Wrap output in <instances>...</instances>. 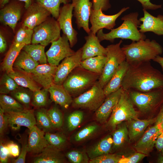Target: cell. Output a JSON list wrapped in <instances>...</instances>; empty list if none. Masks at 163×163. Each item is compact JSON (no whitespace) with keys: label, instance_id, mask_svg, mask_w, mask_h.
Returning a JSON list of instances; mask_svg holds the SVG:
<instances>
[{"label":"cell","instance_id":"obj_1","mask_svg":"<svg viewBox=\"0 0 163 163\" xmlns=\"http://www.w3.org/2000/svg\"><path fill=\"white\" fill-rule=\"evenodd\" d=\"M121 87L124 90L143 92L163 88V74L150 62L129 65Z\"/></svg>","mask_w":163,"mask_h":163},{"label":"cell","instance_id":"obj_2","mask_svg":"<svg viewBox=\"0 0 163 163\" xmlns=\"http://www.w3.org/2000/svg\"><path fill=\"white\" fill-rule=\"evenodd\" d=\"M139 14L135 12L129 13L123 17L121 20L122 24L118 27L113 29L109 32L104 33L103 29L97 32V36L100 41L108 40L113 42L117 38L129 39L132 41H137L146 39V36L140 32L138 28L141 22L138 19Z\"/></svg>","mask_w":163,"mask_h":163},{"label":"cell","instance_id":"obj_3","mask_svg":"<svg viewBox=\"0 0 163 163\" xmlns=\"http://www.w3.org/2000/svg\"><path fill=\"white\" fill-rule=\"evenodd\" d=\"M129 65L150 62L163 52L161 46L155 40L145 39L132 41L122 47Z\"/></svg>","mask_w":163,"mask_h":163},{"label":"cell","instance_id":"obj_4","mask_svg":"<svg viewBox=\"0 0 163 163\" xmlns=\"http://www.w3.org/2000/svg\"><path fill=\"white\" fill-rule=\"evenodd\" d=\"M80 66L72 72L62 84L64 88L71 95L81 94L90 89L97 81L100 76L81 66L80 69Z\"/></svg>","mask_w":163,"mask_h":163},{"label":"cell","instance_id":"obj_5","mask_svg":"<svg viewBox=\"0 0 163 163\" xmlns=\"http://www.w3.org/2000/svg\"><path fill=\"white\" fill-rule=\"evenodd\" d=\"M127 91L134 105L142 113L155 112L160 109L163 104V87L145 92Z\"/></svg>","mask_w":163,"mask_h":163},{"label":"cell","instance_id":"obj_6","mask_svg":"<svg viewBox=\"0 0 163 163\" xmlns=\"http://www.w3.org/2000/svg\"><path fill=\"white\" fill-rule=\"evenodd\" d=\"M134 105L128 91L123 90L107 123V127L113 130L124 121L138 118L139 113L135 109Z\"/></svg>","mask_w":163,"mask_h":163},{"label":"cell","instance_id":"obj_7","mask_svg":"<svg viewBox=\"0 0 163 163\" xmlns=\"http://www.w3.org/2000/svg\"><path fill=\"white\" fill-rule=\"evenodd\" d=\"M123 41L121 40L117 43L109 45L106 47V60L102 74L98 82L104 88L119 66L126 61L125 55L120 47Z\"/></svg>","mask_w":163,"mask_h":163},{"label":"cell","instance_id":"obj_8","mask_svg":"<svg viewBox=\"0 0 163 163\" xmlns=\"http://www.w3.org/2000/svg\"><path fill=\"white\" fill-rule=\"evenodd\" d=\"M106 97L103 88L97 81L90 89L73 99L72 104L75 108L96 110Z\"/></svg>","mask_w":163,"mask_h":163},{"label":"cell","instance_id":"obj_9","mask_svg":"<svg viewBox=\"0 0 163 163\" xmlns=\"http://www.w3.org/2000/svg\"><path fill=\"white\" fill-rule=\"evenodd\" d=\"M60 29L57 20L48 18L33 29L32 44H40L46 46L60 37Z\"/></svg>","mask_w":163,"mask_h":163},{"label":"cell","instance_id":"obj_10","mask_svg":"<svg viewBox=\"0 0 163 163\" xmlns=\"http://www.w3.org/2000/svg\"><path fill=\"white\" fill-rule=\"evenodd\" d=\"M51 43L50 48L46 53L47 62L50 65L57 66L62 60L75 52L71 49L68 38L64 34Z\"/></svg>","mask_w":163,"mask_h":163},{"label":"cell","instance_id":"obj_11","mask_svg":"<svg viewBox=\"0 0 163 163\" xmlns=\"http://www.w3.org/2000/svg\"><path fill=\"white\" fill-rule=\"evenodd\" d=\"M129 8H123L117 13L112 15L104 14L101 9L95 10L92 8L89 20L91 25L90 28L91 31L96 34L101 29L105 28L111 30L113 29L117 19Z\"/></svg>","mask_w":163,"mask_h":163},{"label":"cell","instance_id":"obj_12","mask_svg":"<svg viewBox=\"0 0 163 163\" xmlns=\"http://www.w3.org/2000/svg\"><path fill=\"white\" fill-rule=\"evenodd\" d=\"M73 8L72 3L64 4L60 8L57 20L63 34L68 38L71 47L75 45L78 40V33L73 28L72 23Z\"/></svg>","mask_w":163,"mask_h":163},{"label":"cell","instance_id":"obj_13","mask_svg":"<svg viewBox=\"0 0 163 163\" xmlns=\"http://www.w3.org/2000/svg\"><path fill=\"white\" fill-rule=\"evenodd\" d=\"M82 49L80 48L72 55L65 58L57 66L53 83L62 85L69 75L76 68L81 66Z\"/></svg>","mask_w":163,"mask_h":163},{"label":"cell","instance_id":"obj_14","mask_svg":"<svg viewBox=\"0 0 163 163\" xmlns=\"http://www.w3.org/2000/svg\"><path fill=\"white\" fill-rule=\"evenodd\" d=\"M18 0H10L0 10V21L3 24L9 26L14 32L20 20L24 3Z\"/></svg>","mask_w":163,"mask_h":163},{"label":"cell","instance_id":"obj_15","mask_svg":"<svg viewBox=\"0 0 163 163\" xmlns=\"http://www.w3.org/2000/svg\"><path fill=\"white\" fill-rule=\"evenodd\" d=\"M73 16L75 18L77 28H82L88 34L91 31L89 22L92 8V2L90 0H72Z\"/></svg>","mask_w":163,"mask_h":163},{"label":"cell","instance_id":"obj_16","mask_svg":"<svg viewBox=\"0 0 163 163\" xmlns=\"http://www.w3.org/2000/svg\"><path fill=\"white\" fill-rule=\"evenodd\" d=\"M5 113L7 117L9 126L14 130H18L23 126L29 129L36 125L35 114L33 110L26 108L20 112Z\"/></svg>","mask_w":163,"mask_h":163},{"label":"cell","instance_id":"obj_17","mask_svg":"<svg viewBox=\"0 0 163 163\" xmlns=\"http://www.w3.org/2000/svg\"><path fill=\"white\" fill-rule=\"evenodd\" d=\"M26 9L22 26L31 29L45 21L51 14L46 8L36 2Z\"/></svg>","mask_w":163,"mask_h":163},{"label":"cell","instance_id":"obj_18","mask_svg":"<svg viewBox=\"0 0 163 163\" xmlns=\"http://www.w3.org/2000/svg\"><path fill=\"white\" fill-rule=\"evenodd\" d=\"M163 132L160 125L155 124L143 134L134 146L136 151L149 155L153 149L158 136Z\"/></svg>","mask_w":163,"mask_h":163},{"label":"cell","instance_id":"obj_19","mask_svg":"<svg viewBox=\"0 0 163 163\" xmlns=\"http://www.w3.org/2000/svg\"><path fill=\"white\" fill-rule=\"evenodd\" d=\"M57 66L46 63L39 65L30 74L37 83L48 90L53 83Z\"/></svg>","mask_w":163,"mask_h":163},{"label":"cell","instance_id":"obj_20","mask_svg":"<svg viewBox=\"0 0 163 163\" xmlns=\"http://www.w3.org/2000/svg\"><path fill=\"white\" fill-rule=\"evenodd\" d=\"M123 91L122 87L106 96L104 101L96 110V119L100 123H105L110 116Z\"/></svg>","mask_w":163,"mask_h":163},{"label":"cell","instance_id":"obj_21","mask_svg":"<svg viewBox=\"0 0 163 163\" xmlns=\"http://www.w3.org/2000/svg\"><path fill=\"white\" fill-rule=\"evenodd\" d=\"M144 16L139 19L142 22L139 26V31L142 33L152 32L158 35H163V15L155 17L143 9Z\"/></svg>","mask_w":163,"mask_h":163},{"label":"cell","instance_id":"obj_22","mask_svg":"<svg viewBox=\"0 0 163 163\" xmlns=\"http://www.w3.org/2000/svg\"><path fill=\"white\" fill-rule=\"evenodd\" d=\"M85 38L86 42L82 48V60L98 56H106V48L101 44L96 34L91 31Z\"/></svg>","mask_w":163,"mask_h":163},{"label":"cell","instance_id":"obj_23","mask_svg":"<svg viewBox=\"0 0 163 163\" xmlns=\"http://www.w3.org/2000/svg\"><path fill=\"white\" fill-rule=\"evenodd\" d=\"M45 132L36 125L29 129L28 139V152L39 154L49 144L45 137Z\"/></svg>","mask_w":163,"mask_h":163},{"label":"cell","instance_id":"obj_24","mask_svg":"<svg viewBox=\"0 0 163 163\" xmlns=\"http://www.w3.org/2000/svg\"><path fill=\"white\" fill-rule=\"evenodd\" d=\"M51 101L65 109L72 104L71 95L66 90L62 85L53 83L48 89Z\"/></svg>","mask_w":163,"mask_h":163},{"label":"cell","instance_id":"obj_25","mask_svg":"<svg viewBox=\"0 0 163 163\" xmlns=\"http://www.w3.org/2000/svg\"><path fill=\"white\" fill-rule=\"evenodd\" d=\"M129 65L126 61L118 67L110 80L103 88L104 94L107 96L120 88Z\"/></svg>","mask_w":163,"mask_h":163},{"label":"cell","instance_id":"obj_26","mask_svg":"<svg viewBox=\"0 0 163 163\" xmlns=\"http://www.w3.org/2000/svg\"><path fill=\"white\" fill-rule=\"evenodd\" d=\"M156 117L148 119L140 120L138 118L128 121L127 124L129 139L136 141L141 137L147 127L155 123Z\"/></svg>","mask_w":163,"mask_h":163},{"label":"cell","instance_id":"obj_27","mask_svg":"<svg viewBox=\"0 0 163 163\" xmlns=\"http://www.w3.org/2000/svg\"><path fill=\"white\" fill-rule=\"evenodd\" d=\"M65 159L60 150L49 145L34 158V163H62Z\"/></svg>","mask_w":163,"mask_h":163},{"label":"cell","instance_id":"obj_28","mask_svg":"<svg viewBox=\"0 0 163 163\" xmlns=\"http://www.w3.org/2000/svg\"><path fill=\"white\" fill-rule=\"evenodd\" d=\"M13 71L8 74L20 86L28 88L34 91L40 89L41 86L33 79L30 74L19 68L14 67Z\"/></svg>","mask_w":163,"mask_h":163},{"label":"cell","instance_id":"obj_29","mask_svg":"<svg viewBox=\"0 0 163 163\" xmlns=\"http://www.w3.org/2000/svg\"><path fill=\"white\" fill-rule=\"evenodd\" d=\"M113 145L112 136L107 135L88 150L87 153L89 157L91 159L110 153L112 150Z\"/></svg>","mask_w":163,"mask_h":163},{"label":"cell","instance_id":"obj_30","mask_svg":"<svg viewBox=\"0 0 163 163\" xmlns=\"http://www.w3.org/2000/svg\"><path fill=\"white\" fill-rule=\"evenodd\" d=\"M25 45L13 43L2 64V70L8 74L13 71V64L18 55Z\"/></svg>","mask_w":163,"mask_h":163},{"label":"cell","instance_id":"obj_31","mask_svg":"<svg viewBox=\"0 0 163 163\" xmlns=\"http://www.w3.org/2000/svg\"><path fill=\"white\" fill-rule=\"evenodd\" d=\"M106 56L100 55L82 60L81 66L83 69L97 74H102L106 60Z\"/></svg>","mask_w":163,"mask_h":163},{"label":"cell","instance_id":"obj_32","mask_svg":"<svg viewBox=\"0 0 163 163\" xmlns=\"http://www.w3.org/2000/svg\"><path fill=\"white\" fill-rule=\"evenodd\" d=\"M39 65L24 50H21L13 64L14 67L19 68L30 74Z\"/></svg>","mask_w":163,"mask_h":163},{"label":"cell","instance_id":"obj_33","mask_svg":"<svg viewBox=\"0 0 163 163\" xmlns=\"http://www.w3.org/2000/svg\"><path fill=\"white\" fill-rule=\"evenodd\" d=\"M45 46L39 44L25 45L23 50L27 53L34 60L40 64H46L47 58L45 52Z\"/></svg>","mask_w":163,"mask_h":163},{"label":"cell","instance_id":"obj_34","mask_svg":"<svg viewBox=\"0 0 163 163\" xmlns=\"http://www.w3.org/2000/svg\"><path fill=\"white\" fill-rule=\"evenodd\" d=\"M116 127L112 136L113 140L112 149L113 150L118 149L122 146L129 138L128 128L126 123H121Z\"/></svg>","mask_w":163,"mask_h":163},{"label":"cell","instance_id":"obj_35","mask_svg":"<svg viewBox=\"0 0 163 163\" xmlns=\"http://www.w3.org/2000/svg\"><path fill=\"white\" fill-rule=\"evenodd\" d=\"M0 106L4 113L19 112L26 109L23 105L13 97L6 94H1Z\"/></svg>","mask_w":163,"mask_h":163},{"label":"cell","instance_id":"obj_36","mask_svg":"<svg viewBox=\"0 0 163 163\" xmlns=\"http://www.w3.org/2000/svg\"><path fill=\"white\" fill-rule=\"evenodd\" d=\"M33 92L29 89L19 86L11 93L12 97L23 105L26 109H28L31 101Z\"/></svg>","mask_w":163,"mask_h":163},{"label":"cell","instance_id":"obj_37","mask_svg":"<svg viewBox=\"0 0 163 163\" xmlns=\"http://www.w3.org/2000/svg\"><path fill=\"white\" fill-rule=\"evenodd\" d=\"M46 8L52 15L53 17L57 19L59 15L60 5L62 3L67 4L72 0H36Z\"/></svg>","mask_w":163,"mask_h":163},{"label":"cell","instance_id":"obj_38","mask_svg":"<svg viewBox=\"0 0 163 163\" xmlns=\"http://www.w3.org/2000/svg\"><path fill=\"white\" fill-rule=\"evenodd\" d=\"M35 114L36 125L40 129L47 132L53 128L46 110L44 108L39 109L36 111Z\"/></svg>","mask_w":163,"mask_h":163},{"label":"cell","instance_id":"obj_39","mask_svg":"<svg viewBox=\"0 0 163 163\" xmlns=\"http://www.w3.org/2000/svg\"><path fill=\"white\" fill-rule=\"evenodd\" d=\"M19 86L14 80L5 72L0 79V93L6 94H10Z\"/></svg>","mask_w":163,"mask_h":163},{"label":"cell","instance_id":"obj_40","mask_svg":"<svg viewBox=\"0 0 163 163\" xmlns=\"http://www.w3.org/2000/svg\"><path fill=\"white\" fill-rule=\"evenodd\" d=\"M33 29L22 26L17 31L13 43L28 45L31 43Z\"/></svg>","mask_w":163,"mask_h":163},{"label":"cell","instance_id":"obj_41","mask_svg":"<svg viewBox=\"0 0 163 163\" xmlns=\"http://www.w3.org/2000/svg\"><path fill=\"white\" fill-rule=\"evenodd\" d=\"M45 138L49 145L60 150L66 145L67 139L65 136L60 133H52L46 132Z\"/></svg>","mask_w":163,"mask_h":163},{"label":"cell","instance_id":"obj_42","mask_svg":"<svg viewBox=\"0 0 163 163\" xmlns=\"http://www.w3.org/2000/svg\"><path fill=\"white\" fill-rule=\"evenodd\" d=\"M48 93L47 90L44 88L34 91L31 102L32 105L37 107L45 106L47 103Z\"/></svg>","mask_w":163,"mask_h":163},{"label":"cell","instance_id":"obj_43","mask_svg":"<svg viewBox=\"0 0 163 163\" xmlns=\"http://www.w3.org/2000/svg\"><path fill=\"white\" fill-rule=\"evenodd\" d=\"M84 117V113L80 110H76L70 114L67 118L68 130L72 131L77 128L82 123Z\"/></svg>","mask_w":163,"mask_h":163},{"label":"cell","instance_id":"obj_44","mask_svg":"<svg viewBox=\"0 0 163 163\" xmlns=\"http://www.w3.org/2000/svg\"><path fill=\"white\" fill-rule=\"evenodd\" d=\"M47 113L53 128H58L63 125L62 113L56 107H54L47 110Z\"/></svg>","mask_w":163,"mask_h":163},{"label":"cell","instance_id":"obj_45","mask_svg":"<svg viewBox=\"0 0 163 163\" xmlns=\"http://www.w3.org/2000/svg\"><path fill=\"white\" fill-rule=\"evenodd\" d=\"M99 128L98 125L93 124L88 125L78 132L74 136L76 142L83 140L96 133Z\"/></svg>","mask_w":163,"mask_h":163},{"label":"cell","instance_id":"obj_46","mask_svg":"<svg viewBox=\"0 0 163 163\" xmlns=\"http://www.w3.org/2000/svg\"><path fill=\"white\" fill-rule=\"evenodd\" d=\"M66 156L72 163H88L89 161L85 153L78 150L70 151L66 154Z\"/></svg>","mask_w":163,"mask_h":163},{"label":"cell","instance_id":"obj_47","mask_svg":"<svg viewBox=\"0 0 163 163\" xmlns=\"http://www.w3.org/2000/svg\"><path fill=\"white\" fill-rule=\"evenodd\" d=\"M121 156L116 154L110 153L103 155L90 159V163H118Z\"/></svg>","mask_w":163,"mask_h":163},{"label":"cell","instance_id":"obj_48","mask_svg":"<svg viewBox=\"0 0 163 163\" xmlns=\"http://www.w3.org/2000/svg\"><path fill=\"white\" fill-rule=\"evenodd\" d=\"M147 156L144 154L137 152L127 157H121L118 163H138Z\"/></svg>","mask_w":163,"mask_h":163},{"label":"cell","instance_id":"obj_49","mask_svg":"<svg viewBox=\"0 0 163 163\" xmlns=\"http://www.w3.org/2000/svg\"><path fill=\"white\" fill-rule=\"evenodd\" d=\"M20 142L22 145L21 151L18 157L13 161L14 163H24L25 161V158L27 152H28V140L26 138L21 139Z\"/></svg>","mask_w":163,"mask_h":163},{"label":"cell","instance_id":"obj_50","mask_svg":"<svg viewBox=\"0 0 163 163\" xmlns=\"http://www.w3.org/2000/svg\"><path fill=\"white\" fill-rule=\"evenodd\" d=\"M92 9L93 10L101 9L102 11H105L111 7L109 0H92Z\"/></svg>","mask_w":163,"mask_h":163},{"label":"cell","instance_id":"obj_51","mask_svg":"<svg viewBox=\"0 0 163 163\" xmlns=\"http://www.w3.org/2000/svg\"><path fill=\"white\" fill-rule=\"evenodd\" d=\"M10 155L7 144H4L1 140L0 143V162L6 163L8 161V158Z\"/></svg>","mask_w":163,"mask_h":163},{"label":"cell","instance_id":"obj_52","mask_svg":"<svg viewBox=\"0 0 163 163\" xmlns=\"http://www.w3.org/2000/svg\"><path fill=\"white\" fill-rule=\"evenodd\" d=\"M9 126L7 117L0 107V137L3 135Z\"/></svg>","mask_w":163,"mask_h":163},{"label":"cell","instance_id":"obj_53","mask_svg":"<svg viewBox=\"0 0 163 163\" xmlns=\"http://www.w3.org/2000/svg\"><path fill=\"white\" fill-rule=\"evenodd\" d=\"M10 155L14 157L18 156L20 155L18 145L12 141H10L7 144Z\"/></svg>","mask_w":163,"mask_h":163},{"label":"cell","instance_id":"obj_54","mask_svg":"<svg viewBox=\"0 0 163 163\" xmlns=\"http://www.w3.org/2000/svg\"><path fill=\"white\" fill-rule=\"evenodd\" d=\"M142 4L143 9L147 10H156L161 7V5H156L152 3L150 0H137Z\"/></svg>","mask_w":163,"mask_h":163},{"label":"cell","instance_id":"obj_55","mask_svg":"<svg viewBox=\"0 0 163 163\" xmlns=\"http://www.w3.org/2000/svg\"><path fill=\"white\" fill-rule=\"evenodd\" d=\"M155 146L159 154L163 156V131L158 137Z\"/></svg>","mask_w":163,"mask_h":163},{"label":"cell","instance_id":"obj_56","mask_svg":"<svg viewBox=\"0 0 163 163\" xmlns=\"http://www.w3.org/2000/svg\"><path fill=\"white\" fill-rule=\"evenodd\" d=\"M10 0H0V7L1 8L3 7L7 4ZM23 2L24 3V7L26 9L28 8L33 3L35 0H18Z\"/></svg>","mask_w":163,"mask_h":163},{"label":"cell","instance_id":"obj_57","mask_svg":"<svg viewBox=\"0 0 163 163\" xmlns=\"http://www.w3.org/2000/svg\"><path fill=\"white\" fill-rule=\"evenodd\" d=\"M155 124L160 125L163 131V104L161 106L158 113L156 117Z\"/></svg>","mask_w":163,"mask_h":163},{"label":"cell","instance_id":"obj_58","mask_svg":"<svg viewBox=\"0 0 163 163\" xmlns=\"http://www.w3.org/2000/svg\"><path fill=\"white\" fill-rule=\"evenodd\" d=\"M7 46L6 40L2 33H0V52L4 53L6 50Z\"/></svg>","mask_w":163,"mask_h":163},{"label":"cell","instance_id":"obj_59","mask_svg":"<svg viewBox=\"0 0 163 163\" xmlns=\"http://www.w3.org/2000/svg\"><path fill=\"white\" fill-rule=\"evenodd\" d=\"M153 61L158 63L161 66L163 71V57L159 55L157 56L153 60Z\"/></svg>","mask_w":163,"mask_h":163},{"label":"cell","instance_id":"obj_60","mask_svg":"<svg viewBox=\"0 0 163 163\" xmlns=\"http://www.w3.org/2000/svg\"><path fill=\"white\" fill-rule=\"evenodd\" d=\"M157 162L159 163H163V156L162 155L160 154H159L158 155Z\"/></svg>","mask_w":163,"mask_h":163}]
</instances>
